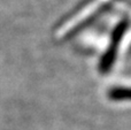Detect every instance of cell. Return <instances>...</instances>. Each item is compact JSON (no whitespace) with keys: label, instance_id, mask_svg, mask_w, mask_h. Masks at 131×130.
Returning a JSON list of instances; mask_svg holds the SVG:
<instances>
[{"label":"cell","instance_id":"6da1fadb","mask_svg":"<svg viewBox=\"0 0 131 130\" xmlns=\"http://www.w3.org/2000/svg\"><path fill=\"white\" fill-rule=\"evenodd\" d=\"M125 29H127V22L123 21V22H121L120 24L115 28V30H114L111 45H109L107 52L105 53L104 59H102L101 63H100V69H101L102 71H107L111 68L112 63H113L114 59H115V57H116L118 44H120L121 39H122V36H123V34H124Z\"/></svg>","mask_w":131,"mask_h":130},{"label":"cell","instance_id":"7a4b0ae2","mask_svg":"<svg viewBox=\"0 0 131 130\" xmlns=\"http://www.w3.org/2000/svg\"><path fill=\"white\" fill-rule=\"evenodd\" d=\"M108 97L113 100H122V99H131V89L127 88H115L109 91Z\"/></svg>","mask_w":131,"mask_h":130}]
</instances>
